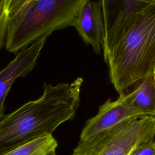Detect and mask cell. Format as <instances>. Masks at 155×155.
Wrapping results in <instances>:
<instances>
[{"label":"cell","instance_id":"obj_1","mask_svg":"<svg viewBox=\"0 0 155 155\" xmlns=\"http://www.w3.org/2000/svg\"><path fill=\"white\" fill-rule=\"evenodd\" d=\"M83 83L44 84L43 93L0 120V155L39 137L52 134L61 124L72 119L78 110Z\"/></svg>","mask_w":155,"mask_h":155},{"label":"cell","instance_id":"obj_2","mask_svg":"<svg viewBox=\"0 0 155 155\" xmlns=\"http://www.w3.org/2000/svg\"><path fill=\"white\" fill-rule=\"evenodd\" d=\"M104 58L119 94L155 71V2L137 12L116 38Z\"/></svg>","mask_w":155,"mask_h":155},{"label":"cell","instance_id":"obj_3","mask_svg":"<svg viewBox=\"0 0 155 155\" xmlns=\"http://www.w3.org/2000/svg\"><path fill=\"white\" fill-rule=\"evenodd\" d=\"M90 0H12L5 48L17 53L36 40L73 26L82 7Z\"/></svg>","mask_w":155,"mask_h":155},{"label":"cell","instance_id":"obj_4","mask_svg":"<svg viewBox=\"0 0 155 155\" xmlns=\"http://www.w3.org/2000/svg\"><path fill=\"white\" fill-rule=\"evenodd\" d=\"M155 117L131 119L96 136L79 141L72 155H130L143 143L154 140Z\"/></svg>","mask_w":155,"mask_h":155},{"label":"cell","instance_id":"obj_5","mask_svg":"<svg viewBox=\"0 0 155 155\" xmlns=\"http://www.w3.org/2000/svg\"><path fill=\"white\" fill-rule=\"evenodd\" d=\"M143 117L133 107L130 93L120 94L115 101L110 99L105 101L97 113L86 122L79 141L90 139L131 119Z\"/></svg>","mask_w":155,"mask_h":155},{"label":"cell","instance_id":"obj_6","mask_svg":"<svg viewBox=\"0 0 155 155\" xmlns=\"http://www.w3.org/2000/svg\"><path fill=\"white\" fill-rule=\"evenodd\" d=\"M47 39V37L40 38L20 50L15 58L0 70V120L5 115L4 103L13 84L18 78L26 76L34 68Z\"/></svg>","mask_w":155,"mask_h":155},{"label":"cell","instance_id":"obj_7","mask_svg":"<svg viewBox=\"0 0 155 155\" xmlns=\"http://www.w3.org/2000/svg\"><path fill=\"white\" fill-rule=\"evenodd\" d=\"M73 27L84 42L99 53L102 48L104 24L100 1H87L81 8Z\"/></svg>","mask_w":155,"mask_h":155},{"label":"cell","instance_id":"obj_8","mask_svg":"<svg viewBox=\"0 0 155 155\" xmlns=\"http://www.w3.org/2000/svg\"><path fill=\"white\" fill-rule=\"evenodd\" d=\"M102 10L104 33L110 27L125 24L134 15L155 0H99Z\"/></svg>","mask_w":155,"mask_h":155},{"label":"cell","instance_id":"obj_9","mask_svg":"<svg viewBox=\"0 0 155 155\" xmlns=\"http://www.w3.org/2000/svg\"><path fill=\"white\" fill-rule=\"evenodd\" d=\"M133 107L143 116L155 117V78L150 75L130 93Z\"/></svg>","mask_w":155,"mask_h":155},{"label":"cell","instance_id":"obj_10","mask_svg":"<svg viewBox=\"0 0 155 155\" xmlns=\"http://www.w3.org/2000/svg\"><path fill=\"white\" fill-rule=\"evenodd\" d=\"M57 147L56 140L50 134L29 142L4 155H47L56 150Z\"/></svg>","mask_w":155,"mask_h":155},{"label":"cell","instance_id":"obj_11","mask_svg":"<svg viewBox=\"0 0 155 155\" xmlns=\"http://www.w3.org/2000/svg\"><path fill=\"white\" fill-rule=\"evenodd\" d=\"M12 0H0V51L5 44L9 10Z\"/></svg>","mask_w":155,"mask_h":155},{"label":"cell","instance_id":"obj_12","mask_svg":"<svg viewBox=\"0 0 155 155\" xmlns=\"http://www.w3.org/2000/svg\"><path fill=\"white\" fill-rule=\"evenodd\" d=\"M155 140H150L137 147L130 155H154Z\"/></svg>","mask_w":155,"mask_h":155},{"label":"cell","instance_id":"obj_13","mask_svg":"<svg viewBox=\"0 0 155 155\" xmlns=\"http://www.w3.org/2000/svg\"><path fill=\"white\" fill-rule=\"evenodd\" d=\"M47 155H57L56 153V150H53L52 151H51L50 153H49Z\"/></svg>","mask_w":155,"mask_h":155},{"label":"cell","instance_id":"obj_14","mask_svg":"<svg viewBox=\"0 0 155 155\" xmlns=\"http://www.w3.org/2000/svg\"><path fill=\"white\" fill-rule=\"evenodd\" d=\"M154 78H155V71H154Z\"/></svg>","mask_w":155,"mask_h":155},{"label":"cell","instance_id":"obj_15","mask_svg":"<svg viewBox=\"0 0 155 155\" xmlns=\"http://www.w3.org/2000/svg\"><path fill=\"white\" fill-rule=\"evenodd\" d=\"M71 155H72V154H71Z\"/></svg>","mask_w":155,"mask_h":155},{"label":"cell","instance_id":"obj_16","mask_svg":"<svg viewBox=\"0 0 155 155\" xmlns=\"http://www.w3.org/2000/svg\"><path fill=\"white\" fill-rule=\"evenodd\" d=\"M154 155H155V154H154Z\"/></svg>","mask_w":155,"mask_h":155}]
</instances>
